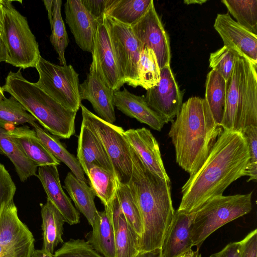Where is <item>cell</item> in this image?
I'll return each instance as SVG.
<instances>
[{
  "label": "cell",
  "mask_w": 257,
  "mask_h": 257,
  "mask_svg": "<svg viewBox=\"0 0 257 257\" xmlns=\"http://www.w3.org/2000/svg\"><path fill=\"white\" fill-rule=\"evenodd\" d=\"M249 158L242 133L223 130L202 166L182 186L177 210L195 213L212 198L223 195L232 183L244 176Z\"/></svg>",
  "instance_id": "6da1fadb"
},
{
  "label": "cell",
  "mask_w": 257,
  "mask_h": 257,
  "mask_svg": "<svg viewBox=\"0 0 257 257\" xmlns=\"http://www.w3.org/2000/svg\"><path fill=\"white\" fill-rule=\"evenodd\" d=\"M130 148L133 171L127 185L143 223L139 251H149L160 248L174 215L171 182L150 171Z\"/></svg>",
  "instance_id": "7a4b0ae2"
},
{
  "label": "cell",
  "mask_w": 257,
  "mask_h": 257,
  "mask_svg": "<svg viewBox=\"0 0 257 257\" xmlns=\"http://www.w3.org/2000/svg\"><path fill=\"white\" fill-rule=\"evenodd\" d=\"M176 117L168 135L177 163L192 175L207 159L222 128L216 123L205 99L197 96L183 103Z\"/></svg>",
  "instance_id": "3957f363"
},
{
  "label": "cell",
  "mask_w": 257,
  "mask_h": 257,
  "mask_svg": "<svg viewBox=\"0 0 257 257\" xmlns=\"http://www.w3.org/2000/svg\"><path fill=\"white\" fill-rule=\"evenodd\" d=\"M21 69L8 73L2 87L4 92L14 97L51 134L62 139H69L74 135L77 111L65 108L35 83L26 79Z\"/></svg>",
  "instance_id": "277c9868"
},
{
  "label": "cell",
  "mask_w": 257,
  "mask_h": 257,
  "mask_svg": "<svg viewBox=\"0 0 257 257\" xmlns=\"http://www.w3.org/2000/svg\"><path fill=\"white\" fill-rule=\"evenodd\" d=\"M257 67L237 54L226 94L220 126L224 130L240 132L257 125Z\"/></svg>",
  "instance_id": "5b68a950"
},
{
  "label": "cell",
  "mask_w": 257,
  "mask_h": 257,
  "mask_svg": "<svg viewBox=\"0 0 257 257\" xmlns=\"http://www.w3.org/2000/svg\"><path fill=\"white\" fill-rule=\"evenodd\" d=\"M252 192L245 194L215 197L204 204L194 215L191 237L197 250L205 240L225 224L249 213L252 209Z\"/></svg>",
  "instance_id": "8992f818"
},
{
  "label": "cell",
  "mask_w": 257,
  "mask_h": 257,
  "mask_svg": "<svg viewBox=\"0 0 257 257\" xmlns=\"http://www.w3.org/2000/svg\"><path fill=\"white\" fill-rule=\"evenodd\" d=\"M3 29L1 36L7 50L6 61L21 69L35 67L41 56L39 45L27 20L12 5L1 0Z\"/></svg>",
  "instance_id": "52a82bcc"
},
{
  "label": "cell",
  "mask_w": 257,
  "mask_h": 257,
  "mask_svg": "<svg viewBox=\"0 0 257 257\" xmlns=\"http://www.w3.org/2000/svg\"><path fill=\"white\" fill-rule=\"evenodd\" d=\"M82 123L99 139L111 163L119 182L127 184L132 176L133 164L130 146L121 127L108 123L89 110L82 104Z\"/></svg>",
  "instance_id": "ba28073f"
},
{
  "label": "cell",
  "mask_w": 257,
  "mask_h": 257,
  "mask_svg": "<svg viewBox=\"0 0 257 257\" xmlns=\"http://www.w3.org/2000/svg\"><path fill=\"white\" fill-rule=\"evenodd\" d=\"M39 74L36 84L65 108L77 111L81 100L79 74L73 66L58 65L40 57L35 67Z\"/></svg>",
  "instance_id": "9c48e42d"
},
{
  "label": "cell",
  "mask_w": 257,
  "mask_h": 257,
  "mask_svg": "<svg viewBox=\"0 0 257 257\" xmlns=\"http://www.w3.org/2000/svg\"><path fill=\"white\" fill-rule=\"evenodd\" d=\"M121 78L133 87L139 86L138 65L143 47L131 26L104 15Z\"/></svg>",
  "instance_id": "30bf717a"
},
{
  "label": "cell",
  "mask_w": 257,
  "mask_h": 257,
  "mask_svg": "<svg viewBox=\"0 0 257 257\" xmlns=\"http://www.w3.org/2000/svg\"><path fill=\"white\" fill-rule=\"evenodd\" d=\"M92 62L86 79L79 85L81 100L89 101L98 116L113 124L116 117L114 90L107 83L102 73L96 52L93 47Z\"/></svg>",
  "instance_id": "8fae6325"
},
{
  "label": "cell",
  "mask_w": 257,
  "mask_h": 257,
  "mask_svg": "<svg viewBox=\"0 0 257 257\" xmlns=\"http://www.w3.org/2000/svg\"><path fill=\"white\" fill-rule=\"evenodd\" d=\"M132 30L143 48L154 52L160 70L170 65L171 58L169 37L152 1L146 13L132 25Z\"/></svg>",
  "instance_id": "7c38bea8"
},
{
  "label": "cell",
  "mask_w": 257,
  "mask_h": 257,
  "mask_svg": "<svg viewBox=\"0 0 257 257\" xmlns=\"http://www.w3.org/2000/svg\"><path fill=\"white\" fill-rule=\"evenodd\" d=\"M180 90L170 66L160 70V79L156 86L147 90L145 99L148 105L166 122H172L183 104Z\"/></svg>",
  "instance_id": "4fadbf2b"
},
{
  "label": "cell",
  "mask_w": 257,
  "mask_h": 257,
  "mask_svg": "<svg viewBox=\"0 0 257 257\" xmlns=\"http://www.w3.org/2000/svg\"><path fill=\"white\" fill-rule=\"evenodd\" d=\"M213 27L224 46L257 67V35L233 20L228 13L217 14Z\"/></svg>",
  "instance_id": "5bb4252c"
},
{
  "label": "cell",
  "mask_w": 257,
  "mask_h": 257,
  "mask_svg": "<svg viewBox=\"0 0 257 257\" xmlns=\"http://www.w3.org/2000/svg\"><path fill=\"white\" fill-rule=\"evenodd\" d=\"M65 20L81 49L92 53L99 20L95 19L81 0H68L64 5Z\"/></svg>",
  "instance_id": "9a60e30c"
},
{
  "label": "cell",
  "mask_w": 257,
  "mask_h": 257,
  "mask_svg": "<svg viewBox=\"0 0 257 257\" xmlns=\"http://www.w3.org/2000/svg\"><path fill=\"white\" fill-rule=\"evenodd\" d=\"M129 145L151 172L166 180L170 181L162 159L159 146L151 131L142 127L124 131Z\"/></svg>",
  "instance_id": "2e32d148"
},
{
  "label": "cell",
  "mask_w": 257,
  "mask_h": 257,
  "mask_svg": "<svg viewBox=\"0 0 257 257\" xmlns=\"http://www.w3.org/2000/svg\"><path fill=\"white\" fill-rule=\"evenodd\" d=\"M32 233L19 219L14 200L3 203L0 210V245L22 249L34 244Z\"/></svg>",
  "instance_id": "e0dca14e"
},
{
  "label": "cell",
  "mask_w": 257,
  "mask_h": 257,
  "mask_svg": "<svg viewBox=\"0 0 257 257\" xmlns=\"http://www.w3.org/2000/svg\"><path fill=\"white\" fill-rule=\"evenodd\" d=\"M36 176L43 187L47 199L58 209L65 221L70 225L79 223V213L63 190L57 166H39Z\"/></svg>",
  "instance_id": "ac0fdd59"
},
{
  "label": "cell",
  "mask_w": 257,
  "mask_h": 257,
  "mask_svg": "<svg viewBox=\"0 0 257 257\" xmlns=\"http://www.w3.org/2000/svg\"><path fill=\"white\" fill-rule=\"evenodd\" d=\"M195 213L175 211L160 248L161 257H177L192 249L190 229Z\"/></svg>",
  "instance_id": "d6986e66"
},
{
  "label": "cell",
  "mask_w": 257,
  "mask_h": 257,
  "mask_svg": "<svg viewBox=\"0 0 257 257\" xmlns=\"http://www.w3.org/2000/svg\"><path fill=\"white\" fill-rule=\"evenodd\" d=\"M94 48L107 83L114 91L119 90L124 83L120 74L104 16L98 21L94 37Z\"/></svg>",
  "instance_id": "ffe728a7"
},
{
  "label": "cell",
  "mask_w": 257,
  "mask_h": 257,
  "mask_svg": "<svg viewBox=\"0 0 257 257\" xmlns=\"http://www.w3.org/2000/svg\"><path fill=\"white\" fill-rule=\"evenodd\" d=\"M114 104L126 115L136 119L151 128L161 131L165 121L146 102L144 96L134 94L126 89L114 91Z\"/></svg>",
  "instance_id": "44dd1931"
},
{
  "label": "cell",
  "mask_w": 257,
  "mask_h": 257,
  "mask_svg": "<svg viewBox=\"0 0 257 257\" xmlns=\"http://www.w3.org/2000/svg\"><path fill=\"white\" fill-rule=\"evenodd\" d=\"M77 159L85 174L91 166L101 167L114 174L111 163L100 141L82 122L78 140Z\"/></svg>",
  "instance_id": "7402d4cb"
},
{
  "label": "cell",
  "mask_w": 257,
  "mask_h": 257,
  "mask_svg": "<svg viewBox=\"0 0 257 257\" xmlns=\"http://www.w3.org/2000/svg\"><path fill=\"white\" fill-rule=\"evenodd\" d=\"M7 130L13 140L25 155L38 167L60 165V162L44 147L34 129L23 125L12 127Z\"/></svg>",
  "instance_id": "603a6c76"
},
{
  "label": "cell",
  "mask_w": 257,
  "mask_h": 257,
  "mask_svg": "<svg viewBox=\"0 0 257 257\" xmlns=\"http://www.w3.org/2000/svg\"><path fill=\"white\" fill-rule=\"evenodd\" d=\"M115 257H135L139 252L140 237L125 217L117 195L112 203Z\"/></svg>",
  "instance_id": "cb8c5ba5"
},
{
  "label": "cell",
  "mask_w": 257,
  "mask_h": 257,
  "mask_svg": "<svg viewBox=\"0 0 257 257\" xmlns=\"http://www.w3.org/2000/svg\"><path fill=\"white\" fill-rule=\"evenodd\" d=\"M112 203L113 201L104 207V211H98L88 241L98 252L103 254L104 257H115Z\"/></svg>",
  "instance_id": "d4e9b609"
},
{
  "label": "cell",
  "mask_w": 257,
  "mask_h": 257,
  "mask_svg": "<svg viewBox=\"0 0 257 257\" xmlns=\"http://www.w3.org/2000/svg\"><path fill=\"white\" fill-rule=\"evenodd\" d=\"M42 219L43 247L45 251L53 254L59 243H63L62 235L65 220L53 204L47 199L45 204H40Z\"/></svg>",
  "instance_id": "484cf974"
},
{
  "label": "cell",
  "mask_w": 257,
  "mask_h": 257,
  "mask_svg": "<svg viewBox=\"0 0 257 257\" xmlns=\"http://www.w3.org/2000/svg\"><path fill=\"white\" fill-rule=\"evenodd\" d=\"M64 188L77 209L92 226L98 211L94 202L95 195L91 188L78 180L71 172H68L64 180Z\"/></svg>",
  "instance_id": "4316f807"
},
{
  "label": "cell",
  "mask_w": 257,
  "mask_h": 257,
  "mask_svg": "<svg viewBox=\"0 0 257 257\" xmlns=\"http://www.w3.org/2000/svg\"><path fill=\"white\" fill-rule=\"evenodd\" d=\"M0 153L11 160L22 182L37 175L38 165L25 155L13 140L8 131L2 127H0Z\"/></svg>",
  "instance_id": "83f0119b"
},
{
  "label": "cell",
  "mask_w": 257,
  "mask_h": 257,
  "mask_svg": "<svg viewBox=\"0 0 257 257\" xmlns=\"http://www.w3.org/2000/svg\"><path fill=\"white\" fill-rule=\"evenodd\" d=\"M33 127L38 139L48 151L60 162L64 163L78 180L87 184V179L77 158L70 154L57 138L40 126L36 122Z\"/></svg>",
  "instance_id": "f1b7e54d"
},
{
  "label": "cell",
  "mask_w": 257,
  "mask_h": 257,
  "mask_svg": "<svg viewBox=\"0 0 257 257\" xmlns=\"http://www.w3.org/2000/svg\"><path fill=\"white\" fill-rule=\"evenodd\" d=\"M226 81L216 70L207 74L205 82V98L216 123L220 126L225 104Z\"/></svg>",
  "instance_id": "f546056e"
},
{
  "label": "cell",
  "mask_w": 257,
  "mask_h": 257,
  "mask_svg": "<svg viewBox=\"0 0 257 257\" xmlns=\"http://www.w3.org/2000/svg\"><path fill=\"white\" fill-rule=\"evenodd\" d=\"M86 175L90 187L104 207L110 204L116 194L117 179L115 174L101 167L91 166Z\"/></svg>",
  "instance_id": "4dcf8cb0"
},
{
  "label": "cell",
  "mask_w": 257,
  "mask_h": 257,
  "mask_svg": "<svg viewBox=\"0 0 257 257\" xmlns=\"http://www.w3.org/2000/svg\"><path fill=\"white\" fill-rule=\"evenodd\" d=\"M153 0H113L105 15L131 26L148 9Z\"/></svg>",
  "instance_id": "1f68e13d"
},
{
  "label": "cell",
  "mask_w": 257,
  "mask_h": 257,
  "mask_svg": "<svg viewBox=\"0 0 257 257\" xmlns=\"http://www.w3.org/2000/svg\"><path fill=\"white\" fill-rule=\"evenodd\" d=\"M239 25L257 35V0H222Z\"/></svg>",
  "instance_id": "d6a6232c"
},
{
  "label": "cell",
  "mask_w": 257,
  "mask_h": 257,
  "mask_svg": "<svg viewBox=\"0 0 257 257\" xmlns=\"http://www.w3.org/2000/svg\"><path fill=\"white\" fill-rule=\"evenodd\" d=\"M61 0H53L52 20L50 25L52 31L50 40L58 55L61 65H66L65 51L69 40L61 15Z\"/></svg>",
  "instance_id": "836d02e7"
},
{
  "label": "cell",
  "mask_w": 257,
  "mask_h": 257,
  "mask_svg": "<svg viewBox=\"0 0 257 257\" xmlns=\"http://www.w3.org/2000/svg\"><path fill=\"white\" fill-rule=\"evenodd\" d=\"M36 119L14 97L11 96L0 100V127L28 123L32 126Z\"/></svg>",
  "instance_id": "e575fe53"
},
{
  "label": "cell",
  "mask_w": 257,
  "mask_h": 257,
  "mask_svg": "<svg viewBox=\"0 0 257 257\" xmlns=\"http://www.w3.org/2000/svg\"><path fill=\"white\" fill-rule=\"evenodd\" d=\"M139 86L148 90L158 84L160 79V70L153 50L143 48L138 65Z\"/></svg>",
  "instance_id": "d590c367"
},
{
  "label": "cell",
  "mask_w": 257,
  "mask_h": 257,
  "mask_svg": "<svg viewBox=\"0 0 257 257\" xmlns=\"http://www.w3.org/2000/svg\"><path fill=\"white\" fill-rule=\"evenodd\" d=\"M116 195L125 218L141 238L143 233L142 217L127 184L120 183L117 180Z\"/></svg>",
  "instance_id": "8d00e7d4"
},
{
  "label": "cell",
  "mask_w": 257,
  "mask_h": 257,
  "mask_svg": "<svg viewBox=\"0 0 257 257\" xmlns=\"http://www.w3.org/2000/svg\"><path fill=\"white\" fill-rule=\"evenodd\" d=\"M237 53L223 46L210 54L209 67L216 70L227 81L230 77Z\"/></svg>",
  "instance_id": "74e56055"
},
{
  "label": "cell",
  "mask_w": 257,
  "mask_h": 257,
  "mask_svg": "<svg viewBox=\"0 0 257 257\" xmlns=\"http://www.w3.org/2000/svg\"><path fill=\"white\" fill-rule=\"evenodd\" d=\"M54 257H103L88 242L84 239H71L56 250Z\"/></svg>",
  "instance_id": "f35d334b"
},
{
  "label": "cell",
  "mask_w": 257,
  "mask_h": 257,
  "mask_svg": "<svg viewBox=\"0 0 257 257\" xmlns=\"http://www.w3.org/2000/svg\"><path fill=\"white\" fill-rule=\"evenodd\" d=\"M16 186L5 166L0 163V210L3 203L13 200Z\"/></svg>",
  "instance_id": "ab89813d"
},
{
  "label": "cell",
  "mask_w": 257,
  "mask_h": 257,
  "mask_svg": "<svg viewBox=\"0 0 257 257\" xmlns=\"http://www.w3.org/2000/svg\"><path fill=\"white\" fill-rule=\"evenodd\" d=\"M81 2L90 15L99 20L105 15L113 0H81Z\"/></svg>",
  "instance_id": "60d3db41"
},
{
  "label": "cell",
  "mask_w": 257,
  "mask_h": 257,
  "mask_svg": "<svg viewBox=\"0 0 257 257\" xmlns=\"http://www.w3.org/2000/svg\"><path fill=\"white\" fill-rule=\"evenodd\" d=\"M245 137L249 153V164H257V125L246 126L241 132Z\"/></svg>",
  "instance_id": "b9f144b4"
},
{
  "label": "cell",
  "mask_w": 257,
  "mask_h": 257,
  "mask_svg": "<svg viewBox=\"0 0 257 257\" xmlns=\"http://www.w3.org/2000/svg\"><path fill=\"white\" fill-rule=\"evenodd\" d=\"M240 257H257V230L250 232L240 241Z\"/></svg>",
  "instance_id": "7bdbcfd3"
},
{
  "label": "cell",
  "mask_w": 257,
  "mask_h": 257,
  "mask_svg": "<svg viewBox=\"0 0 257 257\" xmlns=\"http://www.w3.org/2000/svg\"><path fill=\"white\" fill-rule=\"evenodd\" d=\"M34 244L22 249H14L0 245V257H31Z\"/></svg>",
  "instance_id": "ee69618b"
},
{
  "label": "cell",
  "mask_w": 257,
  "mask_h": 257,
  "mask_svg": "<svg viewBox=\"0 0 257 257\" xmlns=\"http://www.w3.org/2000/svg\"><path fill=\"white\" fill-rule=\"evenodd\" d=\"M240 241L230 242L220 251L212 254L210 257H240Z\"/></svg>",
  "instance_id": "f6af8a7d"
},
{
  "label": "cell",
  "mask_w": 257,
  "mask_h": 257,
  "mask_svg": "<svg viewBox=\"0 0 257 257\" xmlns=\"http://www.w3.org/2000/svg\"><path fill=\"white\" fill-rule=\"evenodd\" d=\"M135 257H161L160 248L146 251H139Z\"/></svg>",
  "instance_id": "bcb514c9"
},
{
  "label": "cell",
  "mask_w": 257,
  "mask_h": 257,
  "mask_svg": "<svg viewBox=\"0 0 257 257\" xmlns=\"http://www.w3.org/2000/svg\"><path fill=\"white\" fill-rule=\"evenodd\" d=\"M7 59V50L5 43L0 36V63L6 62Z\"/></svg>",
  "instance_id": "7dc6e473"
},
{
  "label": "cell",
  "mask_w": 257,
  "mask_h": 257,
  "mask_svg": "<svg viewBox=\"0 0 257 257\" xmlns=\"http://www.w3.org/2000/svg\"><path fill=\"white\" fill-rule=\"evenodd\" d=\"M31 257H54L53 254L48 252L43 249H34Z\"/></svg>",
  "instance_id": "c3c4849f"
},
{
  "label": "cell",
  "mask_w": 257,
  "mask_h": 257,
  "mask_svg": "<svg viewBox=\"0 0 257 257\" xmlns=\"http://www.w3.org/2000/svg\"><path fill=\"white\" fill-rule=\"evenodd\" d=\"M53 0H44L43 2L48 12V19L51 25L52 20V5Z\"/></svg>",
  "instance_id": "681fc988"
},
{
  "label": "cell",
  "mask_w": 257,
  "mask_h": 257,
  "mask_svg": "<svg viewBox=\"0 0 257 257\" xmlns=\"http://www.w3.org/2000/svg\"><path fill=\"white\" fill-rule=\"evenodd\" d=\"M177 257H201V255L199 253V250H193L191 249Z\"/></svg>",
  "instance_id": "f907efd6"
},
{
  "label": "cell",
  "mask_w": 257,
  "mask_h": 257,
  "mask_svg": "<svg viewBox=\"0 0 257 257\" xmlns=\"http://www.w3.org/2000/svg\"><path fill=\"white\" fill-rule=\"evenodd\" d=\"M3 29V16L1 0H0V36H2Z\"/></svg>",
  "instance_id": "816d5d0a"
},
{
  "label": "cell",
  "mask_w": 257,
  "mask_h": 257,
  "mask_svg": "<svg viewBox=\"0 0 257 257\" xmlns=\"http://www.w3.org/2000/svg\"><path fill=\"white\" fill-rule=\"evenodd\" d=\"M207 1L204 0H186L184 1V3L186 5H191V4H199L202 5L203 4L206 3Z\"/></svg>",
  "instance_id": "f5cc1de1"
},
{
  "label": "cell",
  "mask_w": 257,
  "mask_h": 257,
  "mask_svg": "<svg viewBox=\"0 0 257 257\" xmlns=\"http://www.w3.org/2000/svg\"><path fill=\"white\" fill-rule=\"evenodd\" d=\"M5 98H6V97L4 94V92L3 90L2 87L0 86V100L4 99Z\"/></svg>",
  "instance_id": "db71d44e"
}]
</instances>
